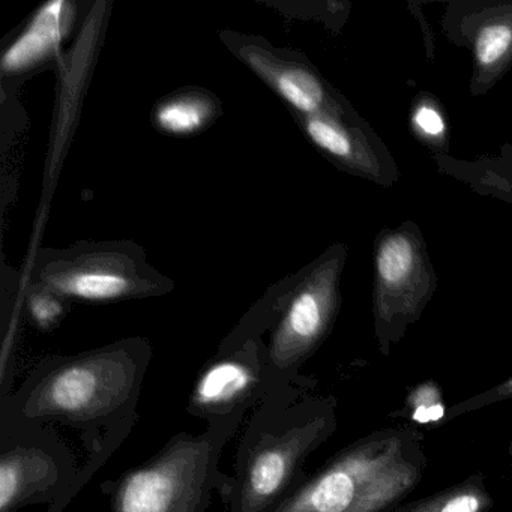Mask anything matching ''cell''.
<instances>
[{"label": "cell", "mask_w": 512, "mask_h": 512, "mask_svg": "<svg viewBox=\"0 0 512 512\" xmlns=\"http://www.w3.org/2000/svg\"><path fill=\"white\" fill-rule=\"evenodd\" d=\"M373 320L383 356L418 322L437 290V275L418 224L406 221L377 233L373 245Z\"/></svg>", "instance_id": "2"}, {"label": "cell", "mask_w": 512, "mask_h": 512, "mask_svg": "<svg viewBox=\"0 0 512 512\" xmlns=\"http://www.w3.org/2000/svg\"><path fill=\"white\" fill-rule=\"evenodd\" d=\"M446 38L472 55L469 89L482 97L512 68V0H464L446 5Z\"/></svg>", "instance_id": "7"}, {"label": "cell", "mask_w": 512, "mask_h": 512, "mask_svg": "<svg viewBox=\"0 0 512 512\" xmlns=\"http://www.w3.org/2000/svg\"><path fill=\"white\" fill-rule=\"evenodd\" d=\"M494 499L481 472L413 502L401 503L392 512H490Z\"/></svg>", "instance_id": "13"}, {"label": "cell", "mask_w": 512, "mask_h": 512, "mask_svg": "<svg viewBox=\"0 0 512 512\" xmlns=\"http://www.w3.org/2000/svg\"><path fill=\"white\" fill-rule=\"evenodd\" d=\"M427 466L418 428H380L341 449L274 512H392Z\"/></svg>", "instance_id": "1"}, {"label": "cell", "mask_w": 512, "mask_h": 512, "mask_svg": "<svg viewBox=\"0 0 512 512\" xmlns=\"http://www.w3.org/2000/svg\"><path fill=\"white\" fill-rule=\"evenodd\" d=\"M448 410L439 383L428 379L410 389L397 416H403L415 425H440L448 421Z\"/></svg>", "instance_id": "16"}, {"label": "cell", "mask_w": 512, "mask_h": 512, "mask_svg": "<svg viewBox=\"0 0 512 512\" xmlns=\"http://www.w3.org/2000/svg\"><path fill=\"white\" fill-rule=\"evenodd\" d=\"M29 310H31L32 319L38 325L49 328L53 323L58 322L64 308H62L59 299H56L50 293H35V295H32L31 302H29Z\"/></svg>", "instance_id": "19"}, {"label": "cell", "mask_w": 512, "mask_h": 512, "mask_svg": "<svg viewBox=\"0 0 512 512\" xmlns=\"http://www.w3.org/2000/svg\"><path fill=\"white\" fill-rule=\"evenodd\" d=\"M337 428L335 403L317 400L283 436L269 440L253 452L239 490V512H263L289 488L308 455Z\"/></svg>", "instance_id": "5"}, {"label": "cell", "mask_w": 512, "mask_h": 512, "mask_svg": "<svg viewBox=\"0 0 512 512\" xmlns=\"http://www.w3.org/2000/svg\"><path fill=\"white\" fill-rule=\"evenodd\" d=\"M508 454H509V458H511V461H512V436H511V442H509V446H508Z\"/></svg>", "instance_id": "20"}, {"label": "cell", "mask_w": 512, "mask_h": 512, "mask_svg": "<svg viewBox=\"0 0 512 512\" xmlns=\"http://www.w3.org/2000/svg\"><path fill=\"white\" fill-rule=\"evenodd\" d=\"M56 292L86 301H109L121 298L130 290L124 275L107 271H82L55 278Z\"/></svg>", "instance_id": "15"}, {"label": "cell", "mask_w": 512, "mask_h": 512, "mask_svg": "<svg viewBox=\"0 0 512 512\" xmlns=\"http://www.w3.org/2000/svg\"><path fill=\"white\" fill-rule=\"evenodd\" d=\"M505 400H512V377L503 380L502 383L494 386V388L488 389V391L473 395V397L467 398V400L460 401V403L449 407L448 421L458 418V416L466 415V413L473 412V410H479L482 409V407L491 406V404L500 403V401Z\"/></svg>", "instance_id": "18"}, {"label": "cell", "mask_w": 512, "mask_h": 512, "mask_svg": "<svg viewBox=\"0 0 512 512\" xmlns=\"http://www.w3.org/2000/svg\"><path fill=\"white\" fill-rule=\"evenodd\" d=\"M305 133L323 154L352 175L383 188L394 187L401 179L388 146L359 115L352 118L307 116Z\"/></svg>", "instance_id": "8"}, {"label": "cell", "mask_w": 512, "mask_h": 512, "mask_svg": "<svg viewBox=\"0 0 512 512\" xmlns=\"http://www.w3.org/2000/svg\"><path fill=\"white\" fill-rule=\"evenodd\" d=\"M257 373L247 361L223 359L206 368L194 388L191 406L202 415L226 413L253 391Z\"/></svg>", "instance_id": "10"}, {"label": "cell", "mask_w": 512, "mask_h": 512, "mask_svg": "<svg viewBox=\"0 0 512 512\" xmlns=\"http://www.w3.org/2000/svg\"><path fill=\"white\" fill-rule=\"evenodd\" d=\"M73 7L65 0L44 5L20 35L19 40L5 52L2 68L5 73H19L49 58L73 23Z\"/></svg>", "instance_id": "9"}, {"label": "cell", "mask_w": 512, "mask_h": 512, "mask_svg": "<svg viewBox=\"0 0 512 512\" xmlns=\"http://www.w3.org/2000/svg\"><path fill=\"white\" fill-rule=\"evenodd\" d=\"M212 434L178 437L158 457L127 473L113 499L115 512H203L217 466Z\"/></svg>", "instance_id": "4"}, {"label": "cell", "mask_w": 512, "mask_h": 512, "mask_svg": "<svg viewBox=\"0 0 512 512\" xmlns=\"http://www.w3.org/2000/svg\"><path fill=\"white\" fill-rule=\"evenodd\" d=\"M346 256V247L335 245L293 296L272 338L269 356L275 367H296L328 337L340 310V280Z\"/></svg>", "instance_id": "6"}, {"label": "cell", "mask_w": 512, "mask_h": 512, "mask_svg": "<svg viewBox=\"0 0 512 512\" xmlns=\"http://www.w3.org/2000/svg\"><path fill=\"white\" fill-rule=\"evenodd\" d=\"M139 374L133 356L121 350L73 359L38 382L26 413L70 422L106 418L131 400Z\"/></svg>", "instance_id": "3"}, {"label": "cell", "mask_w": 512, "mask_h": 512, "mask_svg": "<svg viewBox=\"0 0 512 512\" xmlns=\"http://www.w3.org/2000/svg\"><path fill=\"white\" fill-rule=\"evenodd\" d=\"M58 478L49 455L40 449H11L0 457V512H11L26 497Z\"/></svg>", "instance_id": "11"}, {"label": "cell", "mask_w": 512, "mask_h": 512, "mask_svg": "<svg viewBox=\"0 0 512 512\" xmlns=\"http://www.w3.org/2000/svg\"><path fill=\"white\" fill-rule=\"evenodd\" d=\"M208 104L197 98H178L164 104L157 112V124L167 133L191 134L205 125Z\"/></svg>", "instance_id": "17"}, {"label": "cell", "mask_w": 512, "mask_h": 512, "mask_svg": "<svg viewBox=\"0 0 512 512\" xmlns=\"http://www.w3.org/2000/svg\"><path fill=\"white\" fill-rule=\"evenodd\" d=\"M409 125L413 137L430 149L433 158L448 157L451 148L448 119L442 103L434 95L419 92L413 98Z\"/></svg>", "instance_id": "14"}, {"label": "cell", "mask_w": 512, "mask_h": 512, "mask_svg": "<svg viewBox=\"0 0 512 512\" xmlns=\"http://www.w3.org/2000/svg\"><path fill=\"white\" fill-rule=\"evenodd\" d=\"M434 161L440 172L470 185L476 193L512 203V145L503 146L497 157H482L473 163L455 160L451 155Z\"/></svg>", "instance_id": "12"}]
</instances>
